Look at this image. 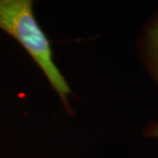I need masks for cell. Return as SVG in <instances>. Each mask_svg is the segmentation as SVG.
Listing matches in <instances>:
<instances>
[{
  "label": "cell",
  "instance_id": "cell-1",
  "mask_svg": "<svg viewBox=\"0 0 158 158\" xmlns=\"http://www.w3.org/2000/svg\"><path fill=\"white\" fill-rule=\"evenodd\" d=\"M0 29L22 46L45 74L62 103L69 106L70 90L54 62L51 44L34 15L30 0H0Z\"/></svg>",
  "mask_w": 158,
  "mask_h": 158
},
{
  "label": "cell",
  "instance_id": "cell-2",
  "mask_svg": "<svg viewBox=\"0 0 158 158\" xmlns=\"http://www.w3.org/2000/svg\"><path fill=\"white\" fill-rule=\"evenodd\" d=\"M140 52L148 71L158 86V12L145 26L140 40Z\"/></svg>",
  "mask_w": 158,
  "mask_h": 158
},
{
  "label": "cell",
  "instance_id": "cell-3",
  "mask_svg": "<svg viewBox=\"0 0 158 158\" xmlns=\"http://www.w3.org/2000/svg\"><path fill=\"white\" fill-rule=\"evenodd\" d=\"M144 135L146 137L158 138V122L152 121L148 125L146 129L144 131Z\"/></svg>",
  "mask_w": 158,
  "mask_h": 158
}]
</instances>
